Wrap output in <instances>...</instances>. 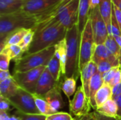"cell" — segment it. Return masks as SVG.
Instances as JSON below:
<instances>
[{"instance_id": "6da1fadb", "label": "cell", "mask_w": 121, "mask_h": 120, "mask_svg": "<svg viewBox=\"0 0 121 120\" xmlns=\"http://www.w3.org/2000/svg\"><path fill=\"white\" fill-rule=\"evenodd\" d=\"M34 31L33 42L26 54L35 53L55 46L65 38L67 30L60 23L49 21L38 23Z\"/></svg>"}, {"instance_id": "7a4b0ae2", "label": "cell", "mask_w": 121, "mask_h": 120, "mask_svg": "<svg viewBox=\"0 0 121 120\" xmlns=\"http://www.w3.org/2000/svg\"><path fill=\"white\" fill-rule=\"evenodd\" d=\"M38 24V18L23 9L9 14L0 15V44L11 33L23 28L35 30Z\"/></svg>"}, {"instance_id": "3957f363", "label": "cell", "mask_w": 121, "mask_h": 120, "mask_svg": "<svg viewBox=\"0 0 121 120\" xmlns=\"http://www.w3.org/2000/svg\"><path fill=\"white\" fill-rule=\"evenodd\" d=\"M67 45V63L65 78H74L77 81L80 77L79 48L81 33L78 24L67 30L65 36Z\"/></svg>"}, {"instance_id": "277c9868", "label": "cell", "mask_w": 121, "mask_h": 120, "mask_svg": "<svg viewBox=\"0 0 121 120\" xmlns=\"http://www.w3.org/2000/svg\"><path fill=\"white\" fill-rule=\"evenodd\" d=\"M79 1H65L55 10L40 19L38 23L43 21H55L62 24L67 30L70 29L75 24H78Z\"/></svg>"}, {"instance_id": "5b68a950", "label": "cell", "mask_w": 121, "mask_h": 120, "mask_svg": "<svg viewBox=\"0 0 121 120\" xmlns=\"http://www.w3.org/2000/svg\"><path fill=\"white\" fill-rule=\"evenodd\" d=\"M55 52V45L43 50L26 54L15 62L13 72H24L40 66H47Z\"/></svg>"}, {"instance_id": "8992f818", "label": "cell", "mask_w": 121, "mask_h": 120, "mask_svg": "<svg viewBox=\"0 0 121 120\" xmlns=\"http://www.w3.org/2000/svg\"><path fill=\"white\" fill-rule=\"evenodd\" d=\"M96 42L94 37L91 22L89 18L84 29L81 33V41L79 48V70L82 69L92 60Z\"/></svg>"}, {"instance_id": "52a82bcc", "label": "cell", "mask_w": 121, "mask_h": 120, "mask_svg": "<svg viewBox=\"0 0 121 120\" xmlns=\"http://www.w3.org/2000/svg\"><path fill=\"white\" fill-rule=\"evenodd\" d=\"M67 0H25L22 9L38 18V23L43 17L55 10Z\"/></svg>"}, {"instance_id": "ba28073f", "label": "cell", "mask_w": 121, "mask_h": 120, "mask_svg": "<svg viewBox=\"0 0 121 120\" xmlns=\"http://www.w3.org/2000/svg\"><path fill=\"white\" fill-rule=\"evenodd\" d=\"M12 107L24 114H40L35 105L33 93L19 88L16 93L7 99Z\"/></svg>"}, {"instance_id": "9c48e42d", "label": "cell", "mask_w": 121, "mask_h": 120, "mask_svg": "<svg viewBox=\"0 0 121 120\" xmlns=\"http://www.w3.org/2000/svg\"><path fill=\"white\" fill-rule=\"evenodd\" d=\"M45 69L46 66H43L24 72H13L12 76L21 88L34 93L38 81Z\"/></svg>"}, {"instance_id": "30bf717a", "label": "cell", "mask_w": 121, "mask_h": 120, "mask_svg": "<svg viewBox=\"0 0 121 120\" xmlns=\"http://www.w3.org/2000/svg\"><path fill=\"white\" fill-rule=\"evenodd\" d=\"M89 18L91 22V27L96 44H104L108 36V32L106 23L99 11V6L91 10Z\"/></svg>"}, {"instance_id": "8fae6325", "label": "cell", "mask_w": 121, "mask_h": 120, "mask_svg": "<svg viewBox=\"0 0 121 120\" xmlns=\"http://www.w3.org/2000/svg\"><path fill=\"white\" fill-rule=\"evenodd\" d=\"M69 112L75 117H80L90 112L91 106L83 87L79 86L72 100H69Z\"/></svg>"}, {"instance_id": "7c38bea8", "label": "cell", "mask_w": 121, "mask_h": 120, "mask_svg": "<svg viewBox=\"0 0 121 120\" xmlns=\"http://www.w3.org/2000/svg\"><path fill=\"white\" fill-rule=\"evenodd\" d=\"M59 83H58L55 80L46 67L38 81L34 93L41 96H45L48 92Z\"/></svg>"}, {"instance_id": "4fadbf2b", "label": "cell", "mask_w": 121, "mask_h": 120, "mask_svg": "<svg viewBox=\"0 0 121 120\" xmlns=\"http://www.w3.org/2000/svg\"><path fill=\"white\" fill-rule=\"evenodd\" d=\"M61 83H62L57 85L44 96L53 113L59 112V111L65 106V102L61 93Z\"/></svg>"}, {"instance_id": "5bb4252c", "label": "cell", "mask_w": 121, "mask_h": 120, "mask_svg": "<svg viewBox=\"0 0 121 120\" xmlns=\"http://www.w3.org/2000/svg\"><path fill=\"white\" fill-rule=\"evenodd\" d=\"M97 65L94 62H90L86 64L80 72V79L84 91L89 100V86L94 75L97 72ZM90 102V101H89Z\"/></svg>"}, {"instance_id": "9a60e30c", "label": "cell", "mask_w": 121, "mask_h": 120, "mask_svg": "<svg viewBox=\"0 0 121 120\" xmlns=\"http://www.w3.org/2000/svg\"><path fill=\"white\" fill-rule=\"evenodd\" d=\"M103 59L109 60L115 67L121 66L120 62L113 56H112L108 51L107 50L104 44L96 45L94 55L92 57V62H94L96 64H97L100 61Z\"/></svg>"}, {"instance_id": "2e32d148", "label": "cell", "mask_w": 121, "mask_h": 120, "mask_svg": "<svg viewBox=\"0 0 121 120\" xmlns=\"http://www.w3.org/2000/svg\"><path fill=\"white\" fill-rule=\"evenodd\" d=\"M104 84V83L102 75L97 71V72L92 77L89 86V101L92 109H94L95 111L97 108L95 102V96L99 90L101 88V86Z\"/></svg>"}, {"instance_id": "e0dca14e", "label": "cell", "mask_w": 121, "mask_h": 120, "mask_svg": "<svg viewBox=\"0 0 121 120\" xmlns=\"http://www.w3.org/2000/svg\"><path fill=\"white\" fill-rule=\"evenodd\" d=\"M47 69L55 79V80L58 83H62L64 79V74L62 72V65L58 55L55 52L54 56L50 60L46 66Z\"/></svg>"}, {"instance_id": "ac0fdd59", "label": "cell", "mask_w": 121, "mask_h": 120, "mask_svg": "<svg viewBox=\"0 0 121 120\" xmlns=\"http://www.w3.org/2000/svg\"><path fill=\"white\" fill-rule=\"evenodd\" d=\"M19 88L20 86L11 76L0 82V96L8 99L13 96Z\"/></svg>"}, {"instance_id": "d6986e66", "label": "cell", "mask_w": 121, "mask_h": 120, "mask_svg": "<svg viewBox=\"0 0 121 120\" xmlns=\"http://www.w3.org/2000/svg\"><path fill=\"white\" fill-rule=\"evenodd\" d=\"M25 0H0V15L9 14L22 9Z\"/></svg>"}, {"instance_id": "ffe728a7", "label": "cell", "mask_w": 121, "mask_h": 120, "mask_svg": "<svg viewBox=\"0 0 121 120\" xmlns=\"http://www.w3.org/2000/svg\"><path fill=\"white\" fill-rule=\"evenodd\" d=\"M30 30V29H29ZM28 29H18L16 30L12 33H11L5 39V40L0 44V48L1 50L7 46H11V45H19V43L21 42L22 39L25 36V35L28 33L29 30Z\"/></svg>"}, {"instance_id": "44dd1931", "label": "cell", "mask_w": 121, "mask_h": 120, "mask_svg": "<svg viewBox=\"0 0 121 120\" xmlns=\"http://www.w3.org/2000/svg\"><path fill=\"white\" fill-rule=\"evenodd\" d=\"M99 11L106 23L108 32H109L111 23V16L113 11V3L111 0H100L99 5Z\"/></svg>"}, {"instance_id": "7402d4cb", "label": "cell", "mask_w": 121, "mask_h": 120, "mask_svg": "<svg viewBox=\"0 0 121 120\" xmlns=\"http://www.w3.org/2000/svg\"><path fill=\"white\" fill-rule=\"evenodd\" d=\"M96 112L108 117L116 118L118 113V107L116 101L113 98H111L104 103L101 106L98 108Z\"/></svg>"}, {"instance_id": "603a6c76", "label": "cell", "mask_w": 121, "mask_h": 120, "mask_svg": "<svg viewBox=\"0 0 121 120\" xmlns=\"http://www.w3.org/2000/svg\"><path fill=\"white\" fill-rule=\"evenodd\" d=\"M113 98L112 88L109 85L104 84L101 88L99 90L95 96V102L96 108H99L107 100ZM96 108V109H97Z\"/></svg>"}, {"instance_id": "cb8c5ba5", "label": "cell", "mask_w": 121, "mask_h": 120, "mask_svg": "<svg viewBox=\"0 0 121 120\" xmlns=\"http://www.w3.org/2000/svg\"><path fill=\"white\" fill-rule=\"evenodd\" d=\"M104 45L108 52L120 62L121 66V49L113 36L108 35Z\"/></svg>"}, {"instance_id": "d4e9b609", "label": "cell", "mask_w": 121, "mask_h": 120, "mask_svg": "<svg viewBox=\"0 0 121 120\" xmlns=\"http://www.w3.org/2000/svg\"><path fill=\"white\" fill-rule=\"evenodd\" d=\"M33 98L35 100V105L39 111V112L41 115H45V116H49L50 115L55 114L52 112V111L51 110L50 105L48 104V103L47 102V100H45V98H44V96H41L35 93H33Z\"/></svg>"}, {"instance_id": "484cf974", "label": "cell", "mask_w": 121, "mask_h": 120, "mask_svg": "<svg viewBox=\"0 0 121 120\" xmlns=\"http://www.w3.org/2000/svg\"><path fill=\"white\" fill-rule=\"evenodd\" d=\"M61 88L65 95L69 99L75 94L77 88V80L74 78H65L61 83Z\"/></svg>"}, {"instance_id": "4316f807", "label": "cell", "mask_w": 121, "mask_h": 120, "mask_svg": "<svg viewBox=\"0 0 121 120\" xmlns=\"http://www.w3.org/2000/svg\"><path fill=\"white\" fill-rule=\"evenodd\" d=\"M0 52L7 54L11 60H13L14 62H16L24 55L23 51L18 45L5 47L1 50H0Z\"/></svg>"}, {"instance_id": "83f0119b", "label": "cell", "mask_w": 121, "mask_h": 120, "mask_svg": "<svg viewBox=\"0 0 121 120\" xmlns=\"http://www.w3.org/2000/svg\"><path fill=\"white\" fill-rule=\"evenodd\" d=\"M34 34H35V31L33 30H31V29L29 30L28 31V33L25 35L23 38L22 39L21 42L18 45L21 47V48L22 49V50L23 51L24 54L27 52V51L28 50V49L33 42Z\"/></svg>"}, {"instance_id": "f1b7e54d", "label": "cell", "mask_w": 121, "mask_h": 120, "mask_svg": "<svg viewBox=\"0 0 121 120\" xmlns=\"http://www.w3.org/2000/svg\"><path fill=\"white\" fill-rule=\"evenodd\" d=\"M96 65H97L98 71L100 74H101V75L115 67L113 65V64L108 59H103L100 61Z\"/></svg>"}, {"instance_id": "f546056e", "label": "cell", "mask_w": 121, "mask_h": 120, "mask_svg": "<svg viewBox=\"0 0 121 120\" xmlns=\"http://www.w3.org/2000/svg\"><path fill=\"white\" fill-rule=\"evenodd\" d=\"M16 115L21 118V120H46L47 119V116L41 114H24L17 111Z\"/></svg>"}, {"instance_id": "4dcf8cb0", "label": "cell", "mask_w": 121, "mask_h": 120, "mask_svg": "<svg viewBox=\"0 0 121 120\" xmlns=\"http://www.w3.org/2000/svg\"><path fill=\"white\" fill-rule=\"evenodd\" d=\"M74 119L70 114L67 112H59L49 116H47L46 120H74Z\"/></svg>"}, {"instance_id": "1f68e13d", "label": "cell", "mask_w": 121, "mask_h": 120, "mask_svg": "<svg viewBox=\"0 0 121 120\" xmlns=\"http://www.w3.org/2000/svg\"><path fill=\"white\" fill-rule=\"evenodd\" d=\"M11 59L9 57L2 52H0V71H9Z\"/></svg>"}, {"instance_id": "d6a6232c", "label": "cell", "mask_w": 121, "mask_h": 120, "mask_svg": "<svg viewBox=\"0 0 121 120\" xmlns=\"http://www.w3.org/2000/svg\"><path fill=\"white\" fill-rule=\"evenodd\" d=\"M119 66L118 67H114L113 69H111V70H109L108 71L104 73V74H102V77H103V80H104V84H107V85H110L116 73V71L118 69Z\"/></svg>"}, {"instance_id": "836d02e7", "label": "cell", "mask_w": 121, "mask_h": 120, "mask_svg": "<svg viewBox=\"0 0 121 120\" xmlns=\"http://www.w3.org/2000/svg\"><path fill=\"white\" fill-rule=\"evenodd\" d=\"M10 106L11 104L9 103L8 100L2 96H0V112H9L11 110Z\"/></svg>"}, {"instance_id": "e575fe53", "label": "cell", "mask_w": 121, "mask_h": 120, "mask_svg": "<svg viewBox=\"0 0 121 120\" xmlns=\"http://www.w3.org/2000/svg\"><path fill=\"white\" fill-rule=\"evenodd\" d=\"M74 120H97L96 112L95 111L80 117H76Z\"/></svg>"}, {"instance_id": "d590c367", "label": "cell", "mask_w": 121, "mask_h": 120, "mask_svg": "<svg viewBox=\"0 0 121 120\" xmlns=\"http://www.w3.org/2000/svg\"><path fill=\"white\" fill-rule=\"evenodd\" d=\"M121 83V66H119L116 71V73L111 83V84L109 85L111 88L113 87L115 85L118 84V83Z\"/></svg>"}, {"instance_id": "8d00e7d4", "label": "cell", "mask_w": 121, "mask_h": 120, "mask_svg": "<svg viewBox=\"0 0 121 120\" xmlns=\"http://www.w3.org/2000/svg\"><path fill=\"white\" fill-rule=\"evenodd\" d=\"M113 8L114 11V13H115L116 21L118 23V25H119L120 29L121 30V10L113 4Z\"/></svg>"}, {"instance_id": "74e56055", "label": "cell", "mask_w": 121, "mask_h": 120, "mask_svg": "<svg viewBox=\"0 0 121 120\" xmlns=\"http://www.w3.org/2000/svg\"><path fill=\"white\" fill-rule=\"evenodd\" d=\"M113 99L116 101L117 107H118V113H117V117H121V95L116 96L113 98Z\"/></svg>"}, {"instance_id": "f35d334b", "label": "cell", "mask_w": 121, "mask_h": 120, "mask_svg": "<svg viewBox=\"0 0 121 120\" xmlns=\"http://www.w3.org/2000/svg\"><path fill=\"white\" fill-rule=\"evenodd\" d=\"M111 88H112V95H113V98L121 95V83L115 85V86H114L113 87H112Z\"/></svg>"}, {"instance_id": "ab89813d", "label": "cell", "mask_w": 121, "mask_h": 120, "mask_svg": "<svg viewBox=\"0 0 121 120\" xmlns=\"http://www.w3.org/2000/svg\"><path fill=\"white\" fill-rule=\"evenodd\" d=\"M12 76L11 75L10 72L9 71H0V82L3 81Z\"/></svg>"}, {"instance_id": "60d3db41", "label": "cell", "mask_w": 121, "mask_h": 120, "mask_svg": "<svg viewBox=\"0 0 121 120\" xmlns=\"http://www.w3.org/2000/svg\"><path fill=\"white\" fill-rule=\"evenodd\" d=\"M11 115H10L9 112H0V120H11Z\"/></svg>"}, {"instance_id": "b9f144b4", "label": "cell", "mask_w": 121, "mask_h": 120, "mask_svg": "<svg viewBox=\"0 0 121 120\" xmlns=\"http://www.w3.org/2000/svg\"><path fill=\"white\" fill-rule=\"evenodd\" d=\"M99 2H100V0H90V3H89L90 10H93L97 6H99Z\"/></svg>"}, {"instance_id": "7bdbcfd3", "label": "cell", "mask_w": 121, "mask_h": 120, "mask_svg": "<svg viewBox=\"0 0 121 120\" xmlns=\"http://www.w3.org/2000/svg\"><path fill=\"white\" fill-rule=\"evenodd\" d=\"M97 115V120H118L116 118H113V117H108L104 115H102L98 112H96Z\"/></svg>"}, {"instance_id": "ee69618b", "label": "cell", "mask_w": 121, "mask_h": 120, "mask_svg": "<svg viewBox=\"0 0 121 120\" xmlns=\"http://www.w3.org/2000/svg\"><path fill=\"white\" fill-rule=\"evenodd\" d=\"M113 5L117 6L121 10V0H111Z\"/></svg>"}, {"instance_id": "f6af8a7d", "label": "cell", "mask_w": 121, "mask_h": 120, "mask_svg": "<svg viewBox=\"0 0 121 120\" xmlns=\"http://www.w3.org/2000/svg\"><path fill=\"white\" fill-rule=\"evenodd\" d=\"M115 38V40H116L117 43L118 44L119 47H121V36H116V37H113Z\"/></svg>"}, {"instance_id": "bcb514c9", "label": "cell", "mask_w": 121, "mask_h": 120, "mask_svg": "<svg viewBox=\"0 0 121 120\" xmlns=\"http://www.w3.org/2000/svg\"><path fill=\"white\" fill-rule=\"evenodd\" d=\"M118 120H121V117H118V118H116Z\"/></svg>"}]
</instances>
